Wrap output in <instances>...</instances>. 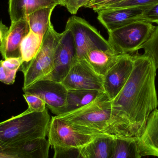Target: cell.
<instances>
[{
    "label": "cell",
    "instance_id": "cell-21",
    "mask_svg": "<svg viewBox=\"0 0 158 158\" xmlns=\"http://www.w3.org/2000/svg\"><path fill=\"white\" fill-rule=\"evenodd\" d=\"M136 138H116L115 147L111 158H142Z\"/></svg>",
    "mask_w": 158,
    "mask_h": 158
},
{
    "label": "cell",
    "instance_id": "cell-5",
    "mask_svg": "<svg viewBox=\"0 0 158 158\" xmlns=\"http://www.w3.org/2000/svg\"><path fill=\"white\" fill-rule=\"evenodd\" d=\"M155 28L144 20L135 21L108 32V41L117 52L132 54L149 39Z\"/></svg>",
    "mask_w": 158,
    "mask_h": 158
},
{
    "label": "cell",
    "instance_id": "cell-18",
    "mask_svg": "<svg viewBox=\"0 0 158 158\" xmlns=\"http://www.w3.org/2000/svg\"><path fill=\"white\" fill-rule=\"evenodd\" d=\"M115 137L99 135L81 148L85 158H111L115 144Z\"/></svg>",
    "mask_w": 158,
    "mask_h": 158
},
{
    "label": "cell",
    "instance_id": "cell-28",
    "mask_svg": "<svg viewBox=\"0 0 158 158\" xmlns=\"http://www.w3.org/2000/svg\"><path fill=\"white\" fill-rule=\"evenodd\" d=\"M16 72L4 67L0 61V81L6 84H13L15 81Z\"/></svg>",
    "mask_w": 158,
    "mask_h": 158
},
{
    "label": "cell",
    "instance_id": "cell-33",
    "mask_svg": "<svg viewBox=\"0 0 158 158\" xmlns=\"http://www.w3.org/2000/svg\"><path fill=\"white\" fill-rule=\"evenodd\" d=\"M8 29L9 28L0 20V43L7 33Z\"/></svg>",
    "mask_w": 158,
    "mask_h": 158
},
{
    "label": "cell",
    "instance_id": "cell-2",
    "mask_svg": "<svg viewBox=\"0 0 158 158\" xmlns=\"http://www.w3.org/2000/svg\"><path fill=\"white\" fill-rule=\"evenodd\" d=\"M56 116L81 131L115 138H127L121 123L113 113L111 100L104 92L86 106Z\"/></svg>",
    "mask_w": 158,
    "mask_h": 158
},
{
    "label": "cell",
    "instance_id": "cell-25",
    "mask_svg": "<svg viewBox=\"0 0 158 158\" xmlns=\"http://www.w3.org/2000/svg\"><path fill=\"white\" fill-rule=\"evenodd\" d=\"M53 158H85L81 152V148L54 147Z\"/></svg>",
    "mask_w": 158,
    "mask_h": 158
},
{
    "label": "cell",
    "instance_id": "cell-9",
    "mask_svg": "<svg viewBox=\"0 0 158 158\" xmlns=\"http://www.w3.org/2000/svg\"><path fill=\"white\" fill-rule=\"evenodd\" d=\"M77 60V51L71 31L68 28L62 32L57 45L52 71L41 79L61 82Z\"/></svg>",
    "mask_w": 158,
    "mask_h": 158
},
{
    "label": "cell",
    "instance_id": "cell-10",
    "mask_svg": "<svg viewBox=\"0 0 158 158\" xmlns=\"http://www.w3.org/2000/svg\"><path fill=\"white\" fill-rule=\"evenodd\" d=\"M103 77L98 75L85 59L77 60L61 83L68 89L95 90L104 92Z\"/></svg>",
    "mask_w": 158,
    "mask_h": 158
},
{
    "label": "cell",
    "instance_id": "cell-1",
    "mask_svg": "<svg viewBox=\"0 0 158 158\" xmlns=\"http://www.w3.org/2000/svg\"><path fill=\"white\" fill-rule=\"evenodd\" d=\"M157 69L146 55H134L133 69L123 88L111 100L114 114L121 123L127 138L143 134L148 117L158 107L156 87Z\"/></svg>",
    "mask_w": 158,
    "mask_h": 158
},
{
    "label": "cell",
    "instance_id": "cell-23",
    "mask_svg": "<svg viewBox=\"0 0 158 158\" xmlns=\"http://www.w3.org/2000/svg\"><path fill=\"white\" fill-rule=\"evenodd\" d=\"M142 49L144 51L145 54L153 59L158 69V25L149 39L139 47V50Z\"/></svg>",
    "mask_w": 158,
    "mask_h": 158
},
{
    "label": "cell",
    "instance_id": "cell-19",
    "mask_svg": "<svg viewBox=\"0 0 158 158\" xmlns=\"http://www.w3.org/2000/svg\"><path fill=\"white\" fill-rule=\"evenodd\" d=\"M103 91L95 90H68L65 107L61 115L72 112L86 106L96 98Z\"/></svg>",
    "mask_w": 158,
    "mask_h": 158
},
{
    "label": "cell",
    "instance_id": "cell-34",
    "mask_svg": "<svg viewBox=\"0 0 158 158\" xmlns=\"http://www.w3.org/2000/svg\"><path fill=\"white\" fill-rule=\"evenodd\" d=\"M60 1V2L61 3V6H66V5L67 2L68 0H59Z\"/></svg>",
    "mask_w": 158,
    "mask_h": 158
},
{
    "label": "cell",
    "instance_id": "cell-22",
    "mask_svg": "<svg viewBox=\"0 0 158 158\" xmlns=\"http://www.w3.org/2000/svg\"><path fill=\"white\" fill-rule=\"evenodd\" d=\"M42 40V39L39 35L30 30L20 45V52L23 63H29L35 57L40 48Z\"/></svg>",
    "mask_w": 158,
    "mask_h": 158
},
{
    "label": "cell",
    "instance_id": "cell-4",
    "mask_svg": "<svg viewBox=\"0 0 158 158\" xmlns=\"http://www.w3.org/2000/svg\"><path fill=\"white\" fill-rule=\"evenodd\" d=\"M62 36V33L57 32L50 22L36 56L29 63H22L19 68L24 74L23 88L42 79L52 71L56 51Z\"/></svg>",
    "mask_w": 158,
    "mask_h": 158
},
{
    "label": "cell",
    "instance_id": "cell-3",
    "mask_svg": "<svg viewBox=\"0 0 158 158\" xmlns=\"http://www.w3.org/2000/svg\"><path fill=\"white\" fill-rule=\"evenodd\" d=\"M51 118L47 109H28L19 115L0 122V148L8 147L48 135Z\"/></svg>",
    "mask_w": 158,
    "mask_h": 158
},
{
    "label": "cell",
    "instance_id": "cell-31",
    "mask_svg": "<svg viewBox=\"0 0 158 158\" xmlns=\"http://www.w3.org/2000/svg\"><path fill=\"white\" fill-rule=\"evenodd\" d=\"M0 61L2 65L5 67L15 71H17L19 69L20 66L23 63L21 57L7 58L5 60H1Z\"/></svg>",
    "mask_w": 158,
    "mask_h": 158
},
{
    "label": "cell",
    "instance_id": "cell-24",
    "mask_svg": "<svg viewBox=\"0 0 158 158\" xmlns=\"http://www.w3.org/2000/svg\"><path fill=\"white\" fill-rule=\"evenodd\" d=\"M157 3L158 0H123L119 2L110 6L104 9L149 6Z\"/></svg>",
    "mask_w": 158,
    "mask_h": 158
},
{
    "label": "cell",
    "instance_id": "cell-20",
    "mask_svg": "<svg viewBox=\"0 0 158 158\" xmlns=\"http://www.w3.org/2000/svg\"><path fill=\"white\" fill-rule=\"evenodd\" d=\"M56 6H52L41 8L27 16V19L31 30L42 39L51 22V15Z\"/></svg>",
    "mask_w": 158,
    "mask_h": 158
},
{
    "label": "cell",
    "instance_id": "cell-32",
    "mask_svg": "<svg viewBox=\"0 0 158 158\" xmlns=\"http://www.w3.org/2000/svg\"><path fill=\"white\" fill-rule=\"evenodd\" d=\"M0 158H24L12 152L0 149Z\"/></svg>",
    "mask_w": 158,
    "mask_h": 158
},
{
    "label": "cell",
    "instance_id": "cell-17",
    "mask_svg": "<svg viewBox=\"0 0 158 158\" xmlns=\"http://www.w3.org/2000/svg\"><path fill=\"white\" fill-rule=\"evenodd\" d=\"M50 146L46 138H40L1 149L13 152L24 158H48Z\"/></svg>",
    "mask_w": 158,
    "mask_h": 158
},
{
    "label": "cell",
    "instance_id": "cell-11",
    "mask_svg": "<svg viewBox=\"0 0 158 158\" xmlns=\"http://www.w3.org/2000/svg\"><path fill=\"white\" fill-rule=\"evenodd\" d=\"M134 55L124 54L103 76L104 92L110 100L118 95L133 69Z\"/></svg>",
    "mask_w": 158,
    "mask_h": 158
},
{
    "label": "cell",
    "instance_id": "cell-16",
    "mask_svg": "<svg viewBox=\"0 0 158 158\" xmlns=\"http://www.w3.org/2000/svg\"><path fill=\"white\" fill-rule=\"evenodd\" d=\"M123 55L113 49H94L87 52L85 59L96 73L103 77Z\"/></svg>",
    "mask_w": 158,
    "mask_h": 158
},
{
    "label": "cell",
    "instance_id": "cell-29",
    "mask_svg": "<svg viewBox=\"0 0 158 158\" xmlns=\"http://www.w3.org/2000/svg\"><path fill=\"white\" fill-rule=\"evenodd\" d=\"M143 19L147 22L158 25V3L145 9L143 14Z\"/></svg>",
    "mask_w": 158,
    "mask_h": 158
},
{
    "label": "cell",
    "instance_id": "cell-15",
    "mask_svg": "<svg viewBox=\"0 0 158 158\" xmlns=\"http://www.w3.org/2000/svg\"><path fill=\"white\" fill-rule=\"evenodd\" d=\"M61 5L59 0H9L8 13L11 23L27 19L35 11L52 6Z\"/></svg>",
    "mask_w": 158,
    "mask_h": 158
},
{
    "label": "cell",
    "instance_id": "cell-30",
    "mask_svg": "<svg viewBox=\"0 0 158 158\" xmlns=\"http://www.w3.org/2000/svg\"><path fill=\"white\" fill-rule=\"evenodd\" d=\"M90 0H68L66 7L69 13L76 15L79 9L84 6Z\"/></svg>",
    "mask_w": 158,
    "mask_h": 158
},
{
    "label": "cell",
    "instance_id": "cell-14",
    "mask_svg": "<svg viewBox=\"0 0 158 158\" xmlns=\"http://www.w3.org/2000/svg\"><path fill=\"white\" fill-rule=\"evenodd\" d=\"M141 156H154L158 157V109L148 117L143 134L136 138Z\"/></svg>",
    "mask_w": 158,
    "mask_h": 158
},
{
    "label": "cell",
    "instance_id": "cell-12",
    "mask_svg": "<svg viewBox=\"0 0 158 158\" xmlns=\"http://www.w3.org/2000/svg\"><path fill=\"white\" fill-rule=\"evenodd\" d=\"M148 7L101 9L97 12L98 14L97 18L108 32H110L135 21L143 20V13Z\"/></svg>",
    "mask_w": 158,
    "mask_h": 158
},
{
    "label": "cell",
    "instance_id": "cell-8",
    "mask_svg": "<svg viewBox=\"0 0 158 158\" xmlns=\"http://www.w3.org/2000/svg\"><path fill=\"white\" fill-rule=\"evenodd\" d=\"M22 89L25 94L35 95L42 98L46 103V106L56 116L63 114L68 89L62 83L40 79Z\"/></svg>",
    "mask_w": 158,
    "mask_h": 158
},
{
    "label": "cell",
    "instance_id": "cell-13",
    "mask_svg": "<svg viewBox=\"0 0 158 158\" xmlns=\"http://www.w3.org/2000/svg\"><path fill=\"white\" fill-rule=\"evenodd\" d=\"M30 31L27 19L11 23L7 33L0 43V53L4 60L21 57L20 45Z\"/></svg>",
    "mask_w": 158,
    "mask_h": 158
},
{
    "label": "cell",
    "instance_id": "cell-27",
    "mask_svg": "<svg viewBox=\"0 0 158 158\" xmlns=\"http://www.w3.org/2000/svg\"><path fill=\"white\" fill-rule=\"evenodd\" d=\"M123 0H90L84 7L93 9L95 12Z\"/></svg>",
    "mask_w": 158,
    "mask_h": 158
},
{
    "label": "cell",
    "instance_id": "cell-26",
    "mask_svg": "<svg viewBox=\"0 0 158 158\" xmlns=\"http://www.w3.org/2000/svg\"><path fill=\"white\" fill-rule=\"evenodd\" d=\"M24 98L28 105L30 110L35 111H43L46 109V103L42 98L35 95L25 94Z\"/></svg>",
    "mask_w": 158,
    "mask_h": 158
},
{
    "label": "cell",
    "instance_id": "cell-7",
    "mask_svg": "<svg viewBox=\"0 0 158 158\" xmlns=\"http://www.w3.org/2000/svg\"><path fill=\"white\" fill-rule=\"evenodd\" d=\"M47 135L53 148H81L99 135L78 131L56 116L51 118Z\"/></svg>",
    "mask_w": 158,
    "mask_h": 158
},
{
    "label": "cell",
    "instance_id": "cell-6",
    "mask_svg": "<svg viewBox=\"0 0 158 158\" xmlns=\"http://www.w3.org/2000/svg\"><path fill=\"white\" fill-rule=\"evenodd\" d=\"M66 28L70 30L73 35L78 60L85 59L91 50L113 49L98 31L81 18L76 16L69 18Z\"/></svg>",
    "mask_w": 158,
    "mask_h": 158
}]
</instances>
